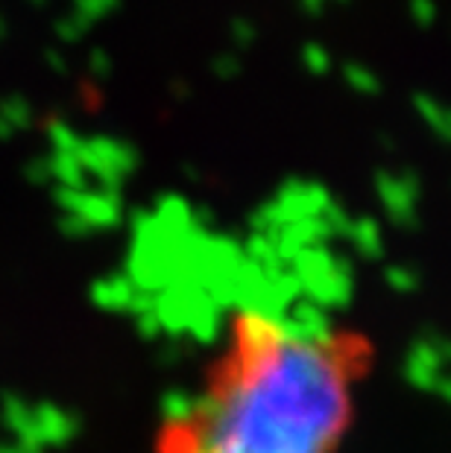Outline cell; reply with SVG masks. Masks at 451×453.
I'll list each match as a JSON object with an SVG mask.
<instances>
[{"label": "cell", "mask_w": 451, "mask_h": 453, "mask_svg": "<svg viewBox=\"0 0 451 453\" xmlns=\"http://www.w3.org/2000/svg\"><path fill=\"white\" fill-rule=\"evenodd\" d=\"M121 0H74V12L82 18V21L94 24L97 18H105L109 12L118 9Z\"/></svg>", "instance_id": "30bf717a"}, {"label": "cell", "mask_w": 451, "mask_h": 453, "mask_svg": "<svg viewBox=\"0 0 451 453\" xmlns=\"http://www.w3.org/2000/svg\"><path fill=\"white\" fill-rule=\"evenodd\" d=\"M253 372L237 374L220 412V427L197 453H323L343 418V378L323 336H282L276 316L244 319Z\"/></svg>", "instance_id": "6da1fadb"}, {"label": "cell", "mask_w": 451, "mask_h": 453, "mask_svg": "<svg viewBox=\"0 0 451 453\" xmlns=\"http://www.w3.org/2000/svg\"><path fill=\"white\" fill-rule=\"evenodd\" d=\"M352 234L354 240H358V246L363 249V252H369V255H376L378 249H381V234H378V226H372V223H354L352 226Z\"/></svg>", "instance_id": "4fadbf2b"}, {"label": "cell", "mask_w": 451, "mask_h": 453, "mask_svg": "<svg viewBox=\"0 0 451 453\" xmlns=\"http://www.w3.org/2000/svg\"><path fill=\"white\" fill-rule=\"evenodd\" d=\"M237 71H241L237 56H217V59H214V73L217 76H235Z\"/></svg>", "instance_id": "e0dca14e"}, {"label": "cell", "mask_w": 451, "mask_h": 453, "mask_svg": "<svg viewBox=\"0 0 451 453\" xmlns=\"http://www.w3.org/2000/svg\"><path fill=\"white\" fill-rule=\"evenodd\" d=\"M132 298H136V290L123 278H109V281H100L97 287V302L105 307H129Z\"/></svg>", "instance_id": "52a82bcc"}, {"label": "cell", "mask_w": 451, "mask_h": 453, "mask_svg": "<svg viewBox=\"0 0 451 453\" xmlns=\"http://www.w3.org/2000/svg\"><path fill=\"white\" fill-rule=\"evenodd\" d=\"M390 281L396 284L399 290H405V287L410 290V287H414V278H410V275H401V269H393V273H390Z\"/></svg>", "instance_id": "d6986e66"}, {"label": "cell", "mask_w": 451, "mask_h": 453, "mask_svg": "<svg viewBox=\"0 0 451 453\" xmlns=\"http://www.w3.org/2000/svg\"><path fill=\"white\" fill-rule=\"evenodd\" d=\"M343 76H346V82L352 85L354 91H361V94H378V91H381L378 76L372 73L367 65L352 62V65L343 67Z\"/></svg>", "instance_id": "ba28073f"}, {"label": "cell", "mask_w": 451, "mask_h": 453, "mask_svg": "<svg viewBox=\"0 0 451 453\" xmlns=\"http://www.w3.org/2000/svg\"><path fill=\"white\" fill-rule=\"evenodd\" d=\"M4 38H6V21L0 18V42H4Z\"/></svg>", "instance_id": "7402d4cb"}, {"label": "cell", "mask_w": 451, "mask_h": 453, "mask_svg": "<svg viewBox=\"0 0 451 453\" xmlns=\"http://www.w3.org/2000/svg\"><path fill=\"white\" fill-rule=\"evenodd\" d=\"M302 62L311 73H325L331 67V56L323 44H308L302 50Z\"/></svg>", "instance_id": "7c38bea8"}, {"label": "cell", "mask_w": 451, "mask_h": 453, "mask_svg": "<svg viewBox=\"0 0 451 453\" xmlns=\"http://www.w3.org/2000/svg\"><path fill=\"white\" fill-rule=\"evenodd\" d=\"M30 103L21 97H9L0 105V134H12L15 129H21L30 123Z\"/></svg>", "instance_id": "8992f818"}, {"label": "cell", "mask_w": 451, "mask_h": 453, "mask_svg": "<svg viewBox=\"0 0 451 453\" xmlns=\"http://www.w3.org/2000/svg\"><path fill=\"white\" fill-rule=\"evenodd\" d=\"M167 416H174L176 421L194 418V398H188V395H182V392H174L167 398Z\"/></svg>", "instance_id": "5bb4252c"}, {"label": "cell", "mask_w": 451, "mask_h": 453, "mask_svg": "<svg viewBox=\"0 0 451 453\" xmlns=\"http://www.w3.org/2000/svg\"><path fill=\"white\" fill-rule=\"evenodd\" d=\"M80 164L82 170H94L100 179L114 181L121 176H127L129 167L136 164L132 150H127L123 143L112 141V138H94V141H82L80 143Z\"/></svg>", "instance_id": "7a4b0ae2"}, {"label": "cell", "mask_w": 451, "mask_h": 453, "mask_svg": "<svg viewBox=\"0 0 451 453\" xmlns=\"http://www.w3.org/2000/svg\"><path fill=\"white\" fill-rule=\"evenodd\" d=\"M35 4H42V0H35Z\"/></svg>", "instance_id": "603a6c76"}, {"label": "cell", "mask_w": 451, "mask_h": 453, "mask_svg": "<svg viewBox=\"0 0 451 453\" xmlns=\"http://www.w3.org/2000/svg\"><path fill=\"white\" fill-rule=\"evenodd\" d=\"M410 15H414V21L419 27H431L434 24V18H437V6H434V0H410Z\"/></svg>", "instance_id": "9a60e30c"}, {"label": "cell", "mask_w": 451, "mask_h": 453, "mask_svg": "<svg viewBox=\"0 0 451 453\" xmlns=\"http://www.w3.org/2000/svg\"><path fill=\"white\" fill-rule=\"evenodd\" d=\"M33 427L38 441H65L74 433V421L59 410H38L33 412Z\"/></svg>", "instance_id": "3957f363"}, {"label": "cell", "mask_w": 451, "mask_h": 453, "mask_svg": "<svg viewBox=\"0 0 451 453\" xmlns=\"http://www.w3.org/2000/svg\"><path fill=\"white\" fill-rule=\"evenodd\" d=\"M302 6H305V12L320 15V9L325 6V0H302Z\"/></svg>", "instance_id": "44dd1931"}, {"label": "cell", "mask_w": 451, "mask_h": 453, "mask_svg": "<svg viewBox=\"0 0 451 453\" xmlns=\"http://www.w3.org/2000/svg\"><path fill=\"white\" fill-rule=\"evenodd\" d=\"M47 65H51L53 67V71H65V56L62 53H56V50H51V53H47Z\"/></svg>", "instance_id": "ffe728a7"}, {"label": "cell", "mask_w": 451, "mask_h": 453, "mask_svg": "<svg viewBox=\"0 0 451 453\" xmlns=\"http://www.w3.org/2000/svg\"><path fill=\"white\" fill-rule=\"evenodd\" d=\"M89 21H82L80 15L71 12L68 15H62L59 21H56V35L62 38V42H68V44H74V42H82V35H85V30H89Z\"/></svg>", "instance_id": "8fae6325"}, {"label": "cell", "mask_w": 451, "mask_h": 453, "mask_svg": "<svg viewBox=\"0 0 451 453\" xmlns=\"http://www.w3.org/2000/svg\"><path fill=\"white\" fill-rule=\"evenodd\" d=\"M255 38H258V30L253 27V21H246V18H237V21L232 24V42H235L237 47L255 44Z\"/></svg>", "instance_id": "2e32d148"}, {"label": "cell", "mask_w": 451, "mask_h": 453, "mask_svg": "<svg viewBox=\"0 0 451 453\" xmlns=\"http://www.w3.org/2000/svg\"><path fill=\"white\" fill-rule=\"evenodd\" d=\"M416 109H419V114H422V120H425L431 129H434L437 134H446V129H448V118H446V109H443V105H439L437 100L425 97V94H419V97H416Z\"/></svg>", "instance_id": "9c48e42d"}, {"label": "cell", "mask_w": 451, "mask_h": 453, "mask_svg": "<svg viewBox=\"0 0 451 453\" xmlns=\"http://www.w3.org/2000/svg\"><path fill=\"white\" fill-rule=\"evenodd\" d=\"M381 194L387 199L390 214H396L399 219L414 211V194L405 188V179H381Z\"/></svg>", "instance_id": "5b68a950"}, {"label": "cell", "mask_w": 451, "mask_h": 453, "mask_svg": "<svg viewBox=\"0 0 451 453\" xmlns=\"http://www.w3.org/2000/svg\"><path fill=\"white\" fill-rule=\"evenodd\" d=\"M408 374H410V380L422 389H431L434 383H439V354L434 351V345L410 354Z\"/></svg>", "instance_id": "277c9868"}, {"label": "cell", "mask_w": 451, "mask_h": 453, "mask_svg": "<svg viewBox=\"0 0 451 453\" xmlns=\"http://www.w3.org/2000/svg\"><path fill=\"white\" fill-rule=\"evenodd\" d=\"M89 67H91V73H97V76H109L112 71V59L105 56L103 50H94L89 56Z\"/></svg>", "instance_id": "ac0fdd59"}]
</instances>
